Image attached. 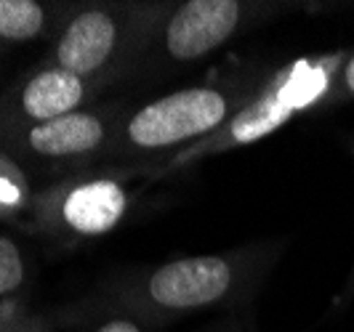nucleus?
<instances>
[{"instance_id": "nucleus-13", "label": "nucleus", "mask_w": 354, "mask_h": 332, "mask_svg": "<svg viewBox=\"0 0 354 332\" xmlns=\"http://www.w3.org/2000/svg\"><path fill=\"white\" fill-rule=\"evenodd\" d=\"M93 332H155V324L149 316L128 311V314H115L104 319L102 324L93 327Z\"/></svg>"}, {"instance_id": "nucleus-5", "label": "nucleus", "mask_w": 354, "mask_h": 332, "mask_svg": "<svg viewBox=\"0 0 354 332\" xmlns=\"http://www.w3.org/2000/svg\"><path fill=\"white\" fill-rule=\"evenodd\" d=\"M293 3H253V0H187L165 11L158 32L142 56L139 70H181L234 37L293 11Z\"/></svg>"}, {"instance_id": "nucleus-3", "label": "nucleus", "mask_w": 354, "mask_h": 332, "mask_svg": "<svg viewBox=\"0 0 354 332\" xmlns=\"http://www.w3.org/2000/svg\"><path fill=\"white\" fill-rule=\"evenodd\" d=\"M349 48H336L328 53H312L293 59L288 64L274 67L259 93L243 106L230 123L224 125L211 139L200 141L192 149H187L178 162H189L192 157H205L216 152L240 149L256 141L277 133L280 128L301 117L325 112L328 93L333 88L336 72L346 59Z\"/></svg>"}, {"instance_id": "nucleus-1", "label": "nucleus", "mask_w": 354, "mask_h": 332, "mask_svg": "<svg viewBox=\"0 0 354 332\" xmlns=\"http://www.w3.org/2000/svg\"><path fill=\"white\" fill-rule=\"evenodd\" d=\"M269 75L272 70L266 67L234 72L216 83L178 88L133 112H125L109 157L136 162L160 159L181 146L192 149L230 123L259 93Z\"/></svg>"}, {"instance_id": "nucleus-14", "label": "nucleus", "mask_w": 354, "mask_h": 332, "mask_svg": "<svg viewBox=\"0 0 354 332\" xmlns=\"http://www.w3.org/2000/svg\"><path fill=\"white\" fill-rule=\"evenodd\" d=\"M349 155L354 157V133L349 136ZM349 300H354V261H352V268H349V277L344 282V290H341V295L336 297V306H346Z\"/></svg>"}, {"instance_id": "nucleus-9", "label": "nucleus", "mask_w": 354, "mask_h": 332, "mask_svg": "<svg viewBox=\"0 0 354 332\" xmlns=\"http://www.w3.org/2000/svg\"><path fill=\"white\" fill-rule=\"evenodd\" d=\"M51 6L37 0H0V40L30 43L51 30Z\"/></svg>"}, {"instance_id": "nucleus-2", "label": "nucleus", "mask_w": 354, "mask_h": 332, "mask_svg": "<svg viewBox=\"0 0 354 332\" xmlns=\"http://www.w3.org/2000/svg\"><path fill=\"white\" fill-rule=\"evenodd\" d=\"M280 255V245H253L216 255H189L155 266L120 284L128 311L142 316H178L221 309L250 295Z\"/></svg>"}, {"instance_id": "nucleus-12", "label": "nucleus", "mask_w": 354, "mask_h": 332, "mask_svg": "<svg viewBox=\"0 0 354 332\" xmlns=\"http://www.w3.org/2000/svg\"><path fill=\"white\" fill-rule=\"evenodd\" d=\"M354 101V48L346 51V59L341 61V67L336 72V80L333 88L328 93V101H325V112L336 109V106L352 104Z\"/></svg>"}, {"instance_id": "nucleus-4", "label": "nucleus", "mask_w": 354, "mask_h": 332, "mask_svg": "<svg viewBox=\"0 0 354 332\" xmlns=\"http://www.w3.org/2000/svg\"><path fill=\"white\" fill-rule=\"evenodd\" d=\"M165 11V6L115 3L70 11L53 40L51 64L106 86L125 72L139 70Z\"/></svg>"}, {"instance_id": "nucleus-11", "label": "nucleus", "mask_w": 354, "mask_h": 332, "mask_svg": "<svg viewBox=\"0 0 354 332\" xmlns=\"http://www.w3.org/2000/svg\"><path fill=\"white\" fill-rule=\"evenodd\" d=\"M24 280H27V263L21 247L11 237H0V297L19 293Z\"/></svg>"}, {"instance_id": "nucleus-15", "label": "nucleus", "mask_w": 354, "mask_h": 332, "mask_svg": "<svg viewBox=\"0 0 354 332\" xmlns=\"http://www.w3.org/2000/svg\"><path fill=\"white\" fill-rule=\"evenodd\" d=\"M3 332H8V330H3Z\"/></svg>"}, {"instance_id": "nucleus-10", "label": "nucleus", "mask_w": 354, "mask_h": 332, "mask_svg": "<svg viewBox=\"0 0 354 332\" xmlns=\"http://www.w3.org/2000/svg\"><path fill=\"white\" fill-rule=\"evenodd\" d=\"M30 202V184L17 162L0 155V218H14Z\"/></svg>"}, {"instance_id": "nucleus-7", "label": "nucleus", "mask_w": 354, "mask_h": 332, "mask_svg": "<svg viewBox=\"0 0 354 332\" xmlns=\"http://www.w3.org/2000/svg\"><path fill=\"white\" fill-rule=\"evenodd\" d=\"M120 123V106H86L48 123L21 128L19 144L40 162L86 165L91 159L109 157Z\"/></svg>"}, {"instance_id": "nucleus-8", "label": "nucleus", "mask_w": 354, "mask_h": 332, "mask_svg": "<svg viewBox=\"0 0 354 332\" xmlns=\"http://www.w3.org/2000/svg\"><path fill=\"white\" fill-rule=\"evenodd\" d=\"M104 88V83L86 80L75 72L46 64L43 70L30 75L14 96V120L24 128L40 125L72 115L91 106V99Z\"/></svg>"}, {"instance_id": "nucleus-6", "label": "nucleus", "mask_w": 354, "mask_h": 332, "mask_svg": "<svg viewBox=\"0 0 354 332\" xmlns=\"http://www.w3.org/2000/svg\"><path fill=\"white\" fill-rule=\"evenodd\" d=\"M43 221L70 240H99L120 226L131 210V189L115 175H83L56 184L43 197Z\"/></svg>"}]
</instances>
